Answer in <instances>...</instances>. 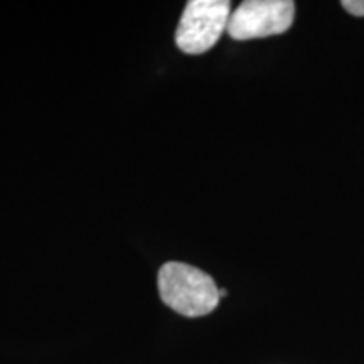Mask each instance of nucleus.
<instances>
[{"mask_svg":"<svg viewBox=\"0 0 364 364\" xmlns=\"http://www.w3.org/2000/svg\"><path fill=\"white\" fill-rule=\"evenodd\" d=\"M162 302L184 317H203L220 304V289L206 272L188 263L167 262L159 270Z\"/></svg>","mask_w":364,"mask_h":364,"instance_id":"1","label":"nucleus"},{"mask_svg":"<svg viewBox=\"0 0 364 364\" xmlns=\"http://www.w3.org/2000/svg\"><path fill=\"white\" fill-rule=\"evenodd\" d=\"M231 2L228 0H191L176 33V44L186 54H203L228 31Z\"/></svg>","mask_w":364,"mask_h":364,"instance_id":"2","label":"nucleus"},{"mask_svg":"<svg viewBox=\"0 0 364 364\" xmlns=\"http://www.w3.org/2000/svg\"><path fill=\"white\" fill-rule=\"evenodd\" d=\"M292 0H247L231 14L228 34L236 41H250L284 34L294 24Z\"/></svg>","mask_w":364,"mask_h":364,"instance_id":"3","label":"nucleus"},{"mask_svg":"<svg viewBox=\"0 0 364 364\" xmlns=\"http://www.w3.org/2000/svg\"><path fill=\"white\" fill-rule=\"evenodd\" d=\"M346 12L353 14L354 17H364V0H344L341 2Z\"/></svg>","mask_w":364,"mask_h":364,"instance_id":"4","label":"nucleus"}]
</instances>
